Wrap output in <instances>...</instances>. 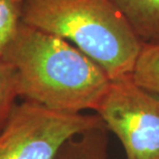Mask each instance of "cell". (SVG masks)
Here are the masks:
<instances>
[{
    "instance_id": "obj_1",
    "label": "cell",
    "mask_w": 159,
    "mask_h": 159,
    "mask_svg": "<svg viewBox=\"0 0 159 159\" xmlns=\"http://www.w3.org/2000/svg\"><path fill=\"white\" fill-rule=\"evenodd\" d=\"M1 59L19 98L60 112L95 111L111 84L102 68L77 47L24 22Z\"/></svg>"
},
{
    "instance_id": "obj_8",
    "label": "cell",
    "mask_w": 159,
    "mask_h": 159,
    "mask_svg": "<svg viewBox=\"0 0 159 159\" xmlns=\"http://www.w3.org/2000/svg\"><path fill=\"white\" fill-rule=\"evenodd\" d=\"M25 0H0V59L23 22Z\"/></svg>"
},
{
    "instance_id": "obj_5",
    "label": "cell",
    "mask_w": 159,
    "mask_h": 159,
    "mask_svg": "<svg viewBox=\"0 0 159 159\" xmlns=\"http://www.w3.org/2000/svg\"><path fill=\"white\" fill-rule=\"evenodd\" d=\"M143 43L159 41V0H107Z\"/></svg>"
},
{
    "instance_id": "obj_3",
    "label": "cell",
    "mask_w": 159,
    "mask_h": 159,
    "mask_svg": "<svg viewBox=\"0 0 159 159\" xmlns=\"http://www.w3.org/2000/svg\"><path fill=\"white\" fill-rule=\"evenodd\" d=\"M104 124L98 115L17 102L0 130V159H56L69 139Z\"/></svg>"
},
{
    "instance_id": "obj_2",
    "label": "cell",
    "mask_w": 159,
    "mask_h": 159,
    "mask_svg": "<svg viewBox=\"0 0 159 159\" xmlns=\"http://www.w3.org/2000/svg\"><path fill=\"white\" fill-rule=\"evenodd\" d=\"M23 22L69 41L111 81L131 78L144 44L107 0H25Z\"/></svg>"
},
{
    "instance_id": "obj_9",
    "label": "cell",
    "mask_w": 159,
    "mask_h": 159,
    "mask_svg": "<svg viewBox=\"0 0 159 159\" xmlns=\"http://www.w3.org/2000/svg\"><path fill=\"white\" fill-rule=\"evenodd\" d=\"M18 94L11 69L0 59V130L9 118L17 103Z\"/></svg>"
},
{
    "instance_id": "obj_7",
    "label": "cell",
    "mask_w": 159,
    "mask_h": 159,
    "mask_svg": "<svg viewBox=\"0 0 159 159\" xmlns=\"http://www.w3.org/2000/svg\"><path fill=\"white\" fill-rule=\"evenodd\" d=\"M131 79L141 87L159 95V41L144 43Z\"/></svg>"
},
{
    "instance_id": "obj_6",
    "label": "cell",
    "mask_w": 159,
    "mask_h": 159,
    "mask_svg": "<svg viewBox=\"0 0 159 159\" xmlns=\"http://www.w3.org/2000/svg\"><path fill=\"white\" fill-rule=\"evenodd\" d=\"M106 126L81 133L66 143L56 159H110Z\"/></svg>"
},
{
    "instance_id": "obj_4",
    "label": "cell",
    "mask_w": 159,
    "mask_h": 159,
    "mask_svg": "<svg viewBox=\"0 0 159 159\" xmlns=\"http://www.w3.org/2000/svg\"><path fill=\"white\" fill-rule=\"evenodd\" d=\"M95 112L119 139L127 159H159V95L131 78L111 81Z\"/></svg>"
}]
</instances>
